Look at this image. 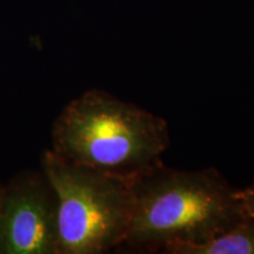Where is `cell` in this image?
I'll list each match as a JSON object with an SVG mask.
<instances>
[{
  "label": "cell",
  "mask_w": 254,
  "mask_h": 254,
  "mask_svg": "<svg viewBox=\"0 0 254 254\" xmlns=\"http://www.w3.org/2000/svg\"><path fill=\"white\" fill-rule=\"evenodd\" d=\"M57 199L58 254H100L123 246L132 212L131 183L65 160L41 157Z\"/></svg>",
  "instance_id": "cell-3"
},
{
  "label": "cell",
  "mask_w": 254,
  "mask_h": 254,
  "mask_svg": "<svg viewBox=\"0 0 254 254\" xmlns=\"http://www.w3.org/2000/svg\"><path fill=\"white\" fill-rule=\"evenodd\" d=\"M0 254H58L57 199L44 173L24 178L5 190Z\"/></svg>",
  "instance_id": "cell-4"
},
{
  "label": "cell",
  "mask_w": 254,
  "mask_h": 254,
  "mask_svg": "<svg viewBox=\"0 0 254 254\" xmlns=\"http://www.w3.org/2000/svg\"><path fill=\"white\" fill-rule=\"evenodd\" d=\"M4 195H5V190L0 189V206H1V202H2V199H4Z\"/></svg>",
  "instance_id": "cell-7"
},
{
  "label": "cell",
  "mask_w": 254,
  "mask_h": 254,
  "mask_svg": "<svg viewBox=\"0 0 254 254\" xmlns=\"http://www.w3.org/2000/svg\"><path fill=\"white\" fill-rule=\"evenodd\" d=\"M238 196L243 202L246 213L254 217V183L244 190H238Z\"/></svg>",
  "instance_id": "cell-6"
},
{
  "label": "cell",
  "mask_w": 254,
  "mask_h": 254,
  "mask_svg": "<svg viewBox=\"0 0 254 254\" xmlns=\"http://www.w3.org/2000/svg\"><path fill=\"white\" fill-rule=\"evenodd\" d=\"M168 254H254V217H249L224 233L202 244H171Z\"/></svg>",
  "instance_id": "cell-5"
},
{
  "label": "cell",
  "mask_w": 254,
  "mask_h": 254,
  "mask_svg": "<svg viewBox=\"0 0 254 254\" xmlns=\"http://www.w3.org/2000/svg\"><path fill=\"white\" fill-rule=\"evenodd\" d=\"M132 212L123 246L151 252L171 244H202L249 217L213 167L180 171L164 164L131 183Z\"/></svg>",
  "instance_id": "cell-1"
},
{
  "label": "cell",
  "mask_w": 254,
  "mask_h": 254,
  "mask_svg": "<svg viewBox=\"0 0 254 254\" xmlns=\"http://www.w3.org/2000/svg\"><path fill=\"white\" fill-rule=\"evenodd\" d=\"M161 117L100 90L85 92L66 105L52 128V150L132 183L163 163L170 147Z\"/></svg>",
  "instance_id": "cell-2"
}]
</instances>
